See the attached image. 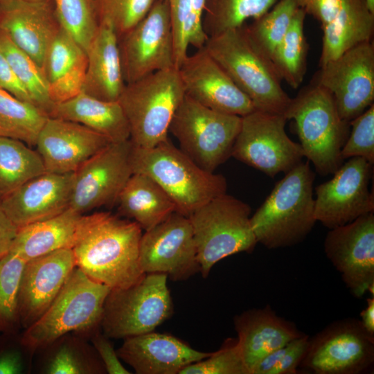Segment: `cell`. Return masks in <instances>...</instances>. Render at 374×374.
Wrapping results in <instances>:
<instances>
[{
  "mask_svg": "<svg viewBox=\"0 0 374 374\" xmlns=\"http://www.w3.org/2000/svg\"><path fill=\"white\" fill-rule=\"evenodd\" d=\"M142 231L109 212L82 215L71 248L76 267L111 290L135 284L145 274L139 260Z\"/></svg>",
  "mask_w": 374,
  "mask_h": 374,
  "instance_id": "6da1fadb",
  "label": "cell"
},
{
  "mask_svg": "<svg viewBox=\"0 0 374 374\" xmlns=\"http://www.w3.org/2000/svg\"><path fill=\"white\" fill-rule=\"evenodd\" d=\"M315 173L301 161L279 180L250 217L258 243L269 249L292 247L312 231L314 217Z\"/></svg>",
  "mask_w": 374,
  "mask_h": 374,
  "instance_id": "7a4b0ae2",
  "label": "cell"
},
{
  "mask_svg": "<svg viewBox=\"0 0 374 374\" xmlns=\"http://www.w3.org/2000/svg\"><path fill=\"white\" fill-rule=\"evenodd\" d=\"M131 165L133 173L153 179L173 202L175 211L186 217L226 193L227 181L222 175L202 168L168 137L149 148L132 145Z\"/></svg>",
  "mask_w": 374,
  "mask_h": 374,
  "instance_id": "3957f363",
  "label": "cell"
},
{
  "mask_svg": "<svg viewBox=\"0 0 374 374\" xmlns=\"http://www.w3.org/2000/svg\"><path fill=\"white\" fill-rule=\"evenodd\" d=\"M244 25L208 37L204 46L256 110L285 116L292 98L271 60L251 42Z\"/></svg>",
  "mask_w": 374,
  "mask_h": 374,
  "instance_id": "277c9868",
  "label": "cell"
},
{
  "mask_svg": "<svg viewBox=\"0 0 374 374\" xmlns=\"http://www.w3.org/2000/svg\"><path fill=\"white\" fill-rule=\"evenodd\" d=\"M110 290L75 267L48 308L19 336L21 345L35 352L69 332L93 334L100 327Z\"/></svg>",
  "mask_w": 374,
  "mask_h": 374,
  "instance_id": "5b68a950",
  "label": "cell"
},
{
  "mask_svg": "<svg viewBox=\"0 0 374 374\" xmlns=\"http://www.w3.org/2000/svg\"><path fill=\"white\" fill-rule=\"evenodd\" d=\"M295 123L304 157L321 176L332 175L342 165L341 150L350 125L337 111L332 95L315 80L292 98L285 114Z\"/></svg>",
  "mask_w": 374,
  "mask_h": 374,
  "instance_id": "8992f818",
  "label": "cell"
},
{
  "mask_svg": "<svg viewBox=\"0 0 374 374\" xmlns=\"http://www.w3.org/2000/svg\"><path fill=\"white\" fill-rule=\"evenodd\" d=\"M184 96L175 67L126 84L118 103L127 121L133 146L149 148L166 139L172 119Z\"/></svg>",
  "mask_w": 374,
  "mask_h": 374,
  "instance_id": "52a82bcc",
  "label": "cell"
},
{
  "mask_svg": "<svg viewBox=\"0 0 374 374\" xmlns=\"http://www.w3.org/2000/svg\"><path fill=\"white\" fill-rule=\"evenodd\" d=\"M251 213L249 204L224 193L188 217L203 277L223 258L254 250L258 242L251 226Z\"/></svg>",
  "mask_w": 374,
  "mask_h": 374,
  "instance_id": "ba28073f",
  "label": "cell"
},
{
  "mask_svg": "<svg viewBox=\"0 0 374 374\" xmlns=\"http://www.w3.org/2000/svg\"><path fill=\"white\" fill-rule=\"evenodd\" d=\"M167 279L166 274H145L132 285L110 290L103 308V333L124 339L154 331L172 312Z\"/></svg>",
  "mask_w": 374,
  "mask_h": 374,
  "instance_id": "9c48e42d",
  "label": "cell"
},
{
  "mask_svg": "<svg viewBox=\"0 0 374 374\" xmlns=\"http://www.w3.org/2000/svg\"><path fill=\"white\" fill-rule=\"evenodd\" d=\"M242 117L204 107L186 95L169 127L179 149L202 168L214 172L231 157Z\"/></svg>",
  "mask_w": 374,
  "mask_h": 374,
  "instance_id": "30bf717a",
  "label": "cell"
},
{
  "mask_svg": "<svg viewBox=\"0 0 374 374\" xmlns=\"http://www.w3.org/2000/svg\"><path fill=\"white\" fill-rule=\"evenodd\" d=\"M284 115L258 110L242 117L231 157L274 178L302 161L303 149L285 132Z\"/></svg>",
  "mask_w": 374,
  "mask_h": 374,
  "instance_id": "8fae6325",
  "label": "cell"
},
{
  "mask_svg": "<svg viewBox=\"0 0 374 374\" xmlns=\"http://www.w3.org/2000/svg\"><path fill=\"white\" fill-rule=\"evenodd\" d=\"M125 84L175 66L174 37L168 3L154 0L146 15L118 39Z\"/></svg>",
  "mask_w": 374,
  "mask_h": 374,
  "instance_id": "7c38bea8",
  "label": "cell"
},
{
  "mask_svg": "<svg viewBox=\"0 0 374 374\" xmlns=\"http://www.w3.org/2000/svg\"><path fill=\"white\" fill-rule=\"evenodd\" d=\"M374 364V336L360 321L346 319L331 323L309 339L299 368L314 374H360Z\"/></svg>",
  "mask_w": 374,
  "mask_h": 374,
  "instance_id": "4fadbf2b",
  "label": "cell"
},
{
  "mask_svg": "<svg viewBox=\"0 0 374 374\" xmlns=\"http://www.w3.org/2000/svg\"><path fill=\"white\" fill-rule=\"evenodd\" d=\"M130 139L110 143L73 172L69 207L81 215L117 202L133 174Z\"/></svg>",
  "mask_w": 374,
  "mask_h": 374,
  "instance_id": "5bb4252c",
  "label": "cell"
},
{
  "mask_svg": "<svg viewBox=\"0 0 374 374\" xmlns=\"http://www.w3.org/2000/svg\"><path fill=\"white\" fill-rule=\"evenodd\" d=\"M373 166L362 157H352L333 177L315 188L314 217L328 229L373 213V193L369 190Z\"/></svg>",
  "mask_w": 374,
  "mask_h": 374,
  "instance_id": "9a60e30c",
  "label": "cell"
},
{
  "mask_svg": "<svg viewBox=\"0 0 374 374\" xmlns=\"http://www.w3.org/2000/svg\"><path fill=\"white\" fill-rule=\"evenodd\" d=\"M317 82L333 96L340 117L350 122L374 100V45L363 42L320 66Z\"/></svg>",
  "mask_w": 374,
  "mask_h": 374,
  "instance_id": "2e32d148",
  "label": "cell"
},
{
  "mask_svg": "<svg viewBox=\"0 0 374 374\" xmlns=\"http://www.w3.org/2000/svg\"><path fill=\"white\" fill-rule=\"evenodd\" d=\"M139 260L145 274H166L175 281L186 280L200 271L189 218L175 211L143 233Z\"/></svg>",
  "mask_w": 374,
  "mask_h": 374,
  "instance_id": "e0dca14e",
  "label": "cell"
},
{
  "mask_svg": "<svg viewBox=\"0 0 374 374\" xmlns=\"http://www.w3.org/2000/svg\"><path fill=\"white\" fill-rule=\"evenodd\" d=\"M324 251L354 296H374L373 213L329 229Z\"/></svg>",
  "mask_w": 374,
  "mask_h": 374,
  "instance_id": "ac0fdd59",
  "label": "cell"
},
{
  "mask_svg": "<svg viewBox=\"0 0 374 374\" xmlns=\"http://www.w3.org/2000/svg\"><path fill=\"white\" fill-rule=\"evenodd\" d=\"M185 95L211 109L239 116L256 110L204 46L178 68Z\"/></svg>",
  "mask_w": 374,
  "mask_h": 374,
  "instance_id": "d6986e66",
  "label": "cell"
},
{
  "mask_svg": "<svg viewBox=\"0 0 374 374\" xmlns=\"http://www.w3.org/2000/svg\"><path fill=\"white\" fill-rule=\"evenodd\" d=\"M75 267L73 251L69 248L26 262L17 300L21 328H28L44 313Z\"/></svg>",
  "mask_w": 374,
  "mask_h": 374,
  "instance_id": "ffe728a7",
  "label": "cell"
},
{
  "mask_svg": "<svg viewBox=\"0 0 374 374\" xmlns=\"http://www.w3.org/2000/svg\"><path fill=\"white\" fill-rule=\"evenodd\" d=\"M112 143L78 123L48 117L35 144L46 172L69 174Z\"/></svg>",
  "mask_w": 374,
  "mask_h": 374,
  "instance_id": "44dd1931",
  "label": "cell"
},
{
  "mask_svg": "<svg viewBox=\"0 0 374 374\" xmlns=\"http://www.w3.org/2000/svg\"><path fill=\"white\" fill-rule=\"evenodd\" d=\"M60 27L51 0H0V28L42 70Z\"/></svg>",
  "mask_w": 374,
  "mask_h": 374,
  "instance_id": "7402d4cb",
  "label": "cell"
},
{
  "mask_svg": "<svg viewBox=\"0 0 374 374\" xmlns=\"http://www.w3.org/2000/svg\"><path fill=\"white\" fill-rule=\"evenodd\" d=\"M73 173L45 172L1 200L2 206L19 227L54 217L69 208Z\"/></svg>",
  "mask_w": 374,
  "mask_h": 374,
  "instance_id": "603a6c76",
  "label": "cell"
},
{
  "mask_svg": "<svg viewBox=\"0 0 374 374\" xmlns=\"http://www.w3.org/2000/svg\"><path fill=\"white\" fill-rule=\"evenodd\" d=\"M116 352L138 374H179L185 366L211 354L195 350L174 336L154 331L124 339Z\"/></svg>",
  "mask_w": 374,
  "mask_h": 374,
  "instance_id": "cb8c5ba5",
  "label": "cell"
},
{
  "mask_svg": "<svg viewBox=\"0 0 374 374\" xmlns=\"http://www.w3.org/2000/svg\"><path fill=\"white\" fill-rule=\"evenodd\" d=\"M234 326L237 342L249 374L267 355L305 335L293 323L278 316L269 305L235 316Z\"/></svg>",
  "mask_w": 374,
  "mask_h": 374,
  "instance_id": "d4e9b609",
  "label": "cell"
},
{
  "mask_svg": "<svg viewBox=\"0 0 374 374\" xmlns=\"http://www.w3.org/2000/svg\"><path fill=\"white\" fill-rule=\"evenodd\" d=\"M86 54L87 64L81 91L102 100L118 101L126 84L118 37L109 24L99 23Z\"/></svg>",
  "mask_w": 374,
  "mask_h": 374,
  "instance_id": "484cf974",
  "label": "cell"
},
{
  "mask_svg": "<svg viewBox=\"0 0 374 374\" xmlns=\"http://www.w3.org/2000/svg\"><path fill=\"white\" fill-rule=\"evenodd\" d=\"M87 64L84 51L60 26L48 48L43 68L50 96L55 104L82 91Z\"/></svg>",
  "mask_w": 374,
  "mask_h": 374,
  "instance_id": "4316f807",
  "label": "cell"
},
{
  "mask_svg": "<svg viewBox=\"0 0 374 374\" xmlns=\"http://www.w3.org/2000/svg\"><path fill=\"white\" fill-rule=\"evenodd\" d=\"M48 116L80 123L112 143L130 139L128 123L118 101L102 100L80 91L55 104Z\"/></svg>",
  "mask_w": 374,
  "mask_h": 374,
  "instance_id": "83f0119b",
  "label": "cell"
},
{
  "mask_svg": "<svg viewBox=\"0 0 374 374\" xmlns=\"http://www.w3.org/2000/svg\"><path fill=\"white\" fill-rule=\"evenodd\" d=\"M321 28L320 66L359 44L372 41L374 13L366 0H341L335 16Z\"/></svg>",
  "mask_w": 374,
  "mask_h": 374,
  "instance_id": "f1b7e54d",
  "label": "cell"
},
{
  "mask_svg": "<svg viewBox=\"0 0 374 374\" xmlns=\"http://www.w3.org/2000/svg\"><path fill=\"white\" fill-rule=\"evenodd\" d=\"M120 215L136 222L148 231L175 211L163 189L150 177L133 173L122 189L117 202Z\"/></svg>",
  "mask_w": 374,
  "mask_h": 374,
  "instance_id": "f546056e",
  "label": "cell"
},
{
  "mask_svg": "<svg viewBox=\"0 0 374 374\" xmlns=\"http://www.w3.org/2000/svg\"><path fill=\"white\" fill-rule=\"evenodd\" d=\"M81 214L62 213L19 228L10 251L26 262L62 249H71Z\"/></svg>",
  "mask_w": 374,
  "mask_h": 374,
  "instance_id": "4dcf8cb0",
  "label": "cell"
},
{
  "mask_svg": "<svg viewBox=\"0 0 374 374\" xmlns=\"http://www.w3.org/2000/svg\"><path fill=\"white\" fill-rule=\"evenodd\" d=\"M45 172L36 150L21 141L0 137V199Z\"/></svg>",
  "mask_w": 374,
  "mask_h": 374,
  "instance_id": "1f68e13d",
  "label": "cell"
},
{
  "mask_svg": "<svg viewBox=\"0 0 374 374\" xmlns=\"http://www.w3.org/2000/svg\"><path fill=\"white\" fill-rule=\"evenodd\" d=\"M305 16L304 10L299 8L271 58L281 80L293 89L301 85L307 70L308 45L304 33Z\"/></svg>",
  "mask_w": 374,
  "mask_h": 374,
  "instance_id": "d6a6232c",
  "label": "cell"
},
{
  "mask_svg": "<svg viewBox=\"0 0 374 374\" xmlns=\"http://www.w3.org/2000/svg\"><path fill=\"white\" fill-rule=\"evenodd\" d=\"M279 0H206L202 20L208 37L243 26L257 19Z\"/></svg>",
  "mask_w": 374,
  "mask_h": 374,
  "instance_id": "836d02e7",
  "label": "cell"
},
{
  "mask_svg": "<svg viewBox=\"0 0 374 374\" xmlns=\"http://www.w3.org/2000/svg\"><path fill=\"white\" fill-rule=\"evenodd\" d=\"M48 115L35 105L0 89V137L17 139L35 146Z\"/></svg>",
  "mask_w": 374,
  "mask_h": 374,
  "instance_id": "e575fe53",
  "label": "cell"
},
{
  "mask_svg": "<svg viewBox=\"0 0 374 374\" xmlns=\"http://www.w3.org/2000/svg\"><path fill=\"white\" fill-rule=\"evenodd\" d=\"M168 5L174 37L175 64L178 69L190 46L203 47L208 39L202 26L206 0H164Z\"/></svg>",
  "mask_w": 374,
  "mask_h": 374,
  "instance_id": "d590c367",
  "label": "cell"
},
{
  "mask_svg": "<svg viewBox=\"0 0 374 374\" xmlns=\"http://www.w3.org/2000/svg\"><path fill=\"white\" fill-rule=\"evenodd\" d=\"M0 51L28 91L33 104L49 116L55 104L51 98L49 84L44 71L1 28Z\"/></svg>",
  "mask_w": 374,
  "mask_h": 374,
  "instance_id": "8d00e7d4",
  "label": "cell"
},
{
  "mask_svg": "<svg viewBox=\"0 0 374 374\" xmlns=\"http://www.w3.org/2000/svg\"><path fill=\"white\" fill-rule=\"evenodd\" d=\"M299 8L296 0H279L271 10L253 19L250 25H244L251 42L270 60Z\"/></svg>",
  "mask_w": 374,
  "mask_h": 374,
  "instance_id": "74e56055",
  "label": "cell"
},
{
  "mask_svg": "<svg viewBox=\"0 0 374 374\" xmlns=\"http://www.w3.org/2000/svg\"><path fill=\"white\" fill-rule=\"evenodd\" d=\"M62 337L52 344L54 350L44 366L48 374H93L105 373L99 357L89 345L76 337Z\"/></svg>",
  "mask_w": 374,
  "mask_h": 374,
  "instance_id": "f35d334b",
  "label": "cell"
},
{
  "mask_svg": "<svg viewBox=\"0 0 374 374\" xmlns=\"http://www.w3.org/2000/svg\"><path fill=\"white\" fill-rule=\"evenodd\" d=\"M26 261L10 251L0 260V334H18V292Z\"/></svg>",
  "mask_w": 374,
  "mask_h": 374,
  "instance_id": "ab89813d",
  "label": "cell"
},
{
  "mask_svg": "<svg viewBox=\"0 0 374 374\" xmlns=\"http://www.w3.org/2000/svg\"><path fill=\"white\" fill-rule=\"evenodd\" d=\"M60 26L86 53L98 28L93 0H51Z\"/></svg>",
  "mask_w": 374,
  "mask_h": 374,
  "instance_id": "60d3db41",
  "label": "cell"
},
{
  "mask_svg": "<svg viewBox=\"0 0 374 374\" xmlns=\"http://www.w3.org/2000/svg\"><path fill=\"white\" fill-rule=\"evenodd\" d=\"M98 23L109 24L118 39L148 12L154 0H93Z\"/></svg>",
  "mask_w": 374,
  "mask_h": 374,
  "instance_id": "b9f144b4",
  "label": "cell"
},
{
  "mask_svg": "<svg viewBox=\"0 0 374 374\" xmlns=\"http://www.w3.org/2000/svg\"><path fill=\"white\" fill-rule=\"evenodd\" d=\"M179 374H249L237 340L226 341L220 350L185 366Z\"/></svg>",
  "mask_w": 374,
  "mask_h": 374,
  "instance_id": "7bdbcfd3",
  "label": "cell"
},
{
  "mask_svg": "<svg viewBox=\"0 0 374 374\" xmlns=\"http://www.w3.org/2000/svg\"><path fill=\"white\" fill-rule=\"evenodd\" d=\"M310 337L305 334L271 352L251 369V374H295L306 353Z\"/></svg>",
  "mask_w": 374,
  "mask_h": 374,
  "instance_id": "ee69618b",
  "label": "cell"
},
{
  "mask_svg": "<svg viewBox=\"0 0 374 374\" xmlns=\"http://www.w3.org/2000/svg\"><path fill=\"white\" fill-rule=\"evenodd\" d=\"M350 125V133L341 152L342 159L362 157L373 165L374 104L352 120Z\"/></svg>",
  "mask_w": 374,
  "mask_h": 374,
  "instance_id": "f6af8a7d",
  "label": "cell"
},
{
  "mask_svg": "<svg viewBox=\"0 0 374 374\" xmlns=\"http://www.w3.org/2000/svg\"><path fill=\"white\" fill-rule=\"evenodd\" d=\"M18 334H0V374H21L25 364Z\"/></svg>",
  "mask_w": 374,
  "mask_h": 374,
  "instance_id": "bcb514c9",
  "label": "cell"
},
{
  "mask_svg": "<svg viewBox=\"0 0 374 374\" xmlns=\"http://www.w3.org/2000/svg\"><path fill=\"white\" fill-rule=\"evenodd\" d=\"M91 341L97 355L102 362L105 370L109 374H130L120 361L117 352L103 333L98 330L93 334Z\"/></svg>",
  "mask_w": 374,
  "mask_h": 374,
  "instance_id": "7dc6e473",
  "label": "cell"
},
{
  "mask_svg": "<svg viewBox=\"0 0 374 374\" xmlns=\"http://www.w3.org/2000/svg\"><path fill=\"white\" fill-rule=\"evenodd\" d=\"M0 89L8 92L22 101L33 104L28 91L19 80L5 55L1 51Z\"/></svg>",
  "mask_w": 374,
  "mask_h": 374,
  "instance_id": "c3c4849f",
  "label": "cell"
},
{
  "mask_svg": "<svg viewBox=\"0 0 374 374\" xmlns=\"http://www.w3.org/2000/svg\"><path fill=\"white\" fill-rule=\"evenodd\" d=\"M306 15L319 21L321 27L332 20L337 12L341 0H296Z\"/></svg>",
  "mask_w": 374,
  "mask_h": 374,
  "instance_id": "681fc988",
  "label": "cell"
},
{
  "mask_svg": "<svg viewBox=\"0 0 374 374\" xmlns=\"http://www.w3.org/2000/svg\"><path fill=\"white\" fill-rule=\"evenodd\" d=\"M19 227L4 211L0 199V260L11 250Z\"/></svg>",
  "mask_w": 374,
  "mask_h": 374,
  "instance_id": "f907efd6",
  "label": "cell"
},
{
  "mask_svg": "<svg viewBox=\"0 0 374 374\" xmlns=\"http://www.w3.org/2000/svg\"><path fill=\"white\" fill-rule=\"evenodd\" d=\"M366 307L360 312V323L364 329L374 336V296L368 298Z\"/></svg>",
  "mask_w": 374,
  "mask_h": 374,
  "instance_id": "816d5d0a",
  "label": "cell"
},
{
  "mask_svg": "<svg viewBox=\"0 0 374 374\" xmlns=\"http://www.w3.org/2000/svg\"><path fill=\"white\" fill-rule=\"evenodd\" d=\"M366 1L371 11L374 13V0H366Z\"/></svg>",
  "mask_w": 374,
  "mask_h": 374,
  "instance_id": "f5cc1de1",
  "label": "cell"
},
{
  "mask_svg": "<svg viewBox=\"0 0 374 374\" xmlns=\"http://www.w3.org/2000/svg\"><path fill=\"white\" fill-rule=\"evenodd\" d=\"M30 1H42V0H30Z\"/></svg>",
  "mask_w": 374,
  "mask_h": 374,
  "instance_id": "db71d44e",
  "label": "cell"
}]
</instances>
